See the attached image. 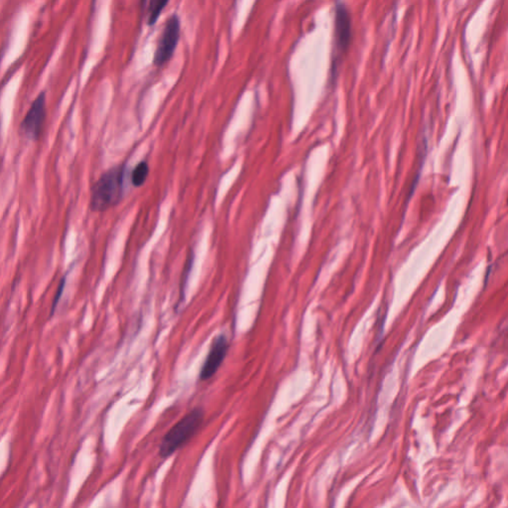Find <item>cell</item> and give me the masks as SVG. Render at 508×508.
Here are the masks:
<instances>
[{
	"instance_id": "cell-7",
	"label": "cell",
	"mask_w": 508,
	"mask_h": 508,
	"mask_svg": "<svg viewBox=\"0 0 508 508\" xmlns=\"http://www.w3.org/2000/svg\"><path fill=\"white\" fill-rule=\"evenodd\" d=\"M168 3H169V0H149L147 9V23L149 26L156 23L157 20L160 17L162 11Z\"/></svg>"
},
{
	"instance_id": "cell-5",
	"label": "cell",
	"mask_w": 508,
	"mask_h": 508,
	"mask_svg": "<svg viewBox=\"0 0 508 508\" xmlns=\"http://www.w3.org/2000/svg\"><path fill=\"white\" fill-rule=\"evenodd\" d=\"M229 343L225 335H218L214 339L206 361L203 364L200 373V382H206L216 375L220 368L227 352H229Z\"/></svg>"
},
{
	"instance_id": "cell-9",
	"label": "cell",
	"mask_w": 508,
	"mask_h": 508,
	"mask_svg": "<svg viewBox=\"0 0 508 508\" xmlns=\"http://www.w3.org/2000/svg\"><path fill=\"white\" fill-rule=\"evenodd\" d=\"M64 287H65V279L62 280V283L60 284L58 291H57L56 297H55L53 302V307H52V314L54 313L55 308H56L57 305H58L59 300H60L61 296H62Z\"/></svg>"
},
{
	"instance_id": "cell-2",
	"label": "cell",
	"mask_w": 508,
	"mask_h": 508,
	"mask_svg": "<svg viewBox=\"0 0 508 508\" xmlns=\"http://www.w3.org/2000/svg\"><path fill=\"white\" fill-rule=\"evenodd\" d=\"M204 417V409L198 407L182 418L162 440L159 448L160 457L166 459L185 445L200 429Z\"/></svg>"
},
{
	"instance_id": "cell-1",
	"label": "cell",
	"mask_w": 508,
	"mask_h": 508,
	"mask_svg": "<svg viewBox=\"0 0 508 508\" xmlns=\"http://www.w3.org/2000/svg\"><path fill=\"white\" fill-rule=\"evenodd\" d=\"M124 165H118L104 172L92 189L91 208L104 211L122 202L124 190Z\"/></svg>"
},
{
	"instance_id": "cell-4",
	"label": "cell",
	"mask_w": 508,
	"mask_h": 508,
	"mask_svg": "<svg viewBox=\"0 0 508 508\" xmlns=\"http://www.w3.org/2000/svg\"><path fill=\"white\" fill-rule=\"evenodd\" d=\"M352 16L347 4L341 0L335 6V51L339 55L345 54L352 40Z\"/></svg>"
},
{
	"instance_id": "cell-6",
	"label": "cell",
	"mask_w": 508,
	"mask_h": 508,
	"mask_svg": "<svg viewBox=\"0 0 508 508\" xmlns=\"http://www.w3.org/2000/svg\"><path fill=\"white\" fill-rule=\"evenodd\" d=\"M46 118V95L41 93L29 109L21 124V131L27 138L38 139Z\"/></svg>"
},
{
	"instance_id": "cell-3",
	"label": "cell",
	"mask_w": 508,
	"mask_h": 508,
	"mask_svg": "<svg viewBox=\"0 0 508 508\" xmlns=\"http://www.w3.org/2000/svg\"><path fill=\"white\" fill-rule=\"evenodd\" d=\"M181 23L177 15L171 16L164 26L154 56V65L162 67L169 62L179 43Z\"/></svg>"
},
{
	"instance_id": "cell-8",
	"label": "cell",
	"mask_w": 508,
	"mask_h": 508,
	"mask_svg": "<svg viewBox=\"0 0 508 508\" xmlns=\"http://www.w3.org/2000/svg\"><path fill=\"white\" fill-rule=\"evenodd\" d=\"M148 175H149V165L147 162L142 161L135 166L132 170L131 182L133 186L141 187L147 182Z\"/></svg>"
}]
</instances>
